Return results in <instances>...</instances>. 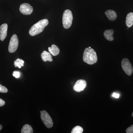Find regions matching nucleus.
<instances>
[{
  "label": "nucleus",
  "mask_w": 133,
  "mask_h": 133,
  "mask_svg": "<svg viewBox=\"0 0 133 133\" xmlns=\"http://www.w3.org/2000/svg\"><path fill=\"white\" fill-rule=\"evenodd\" d=\"M5 104V101L3 100L0 98V107L3 106Z\"/></svg>",
  "instance_id": "nucleus-22"
},
{
  "label": "nucleus",
  "mask_w": 133,
  "mask_h": 133,
  "mask_svg": "<svg viewBox=\"0 0 133 133\" xmlns=\"http://www.w3.org/2000/svg\"><path fill=\"white\" fill-rule=\"evenodd\" d=\"M83 60L87 64H94L97 62V53L95 50L92 48H86L83 53Z\"/></svg>",
  "instance_id": "nucleus-1"
},
{
  "label": "nucleus",
  "mask_w": 133,
  "mask_h": 133,
  "mask_svg": "<svg viewBox=\"0 0 133 133\" xmlns=\"http://www.w3.org/2000/svg\"><path fill=\"white\" fill-rule=\"evenodd\" d=\"M132 116L133 117V112H132Z\"/></svg>",
  "instance_id": "nucleus-24"
},
{
  "label": "nucleus",
  "mask_w": 133,
  "mask_h": 133,
  "mask_svg": "<svg viewBox=\"0 0 133 133\" xmlns=\"http://www.w3.org/2000/svg\"><path fill=\"white\" fill-rule=\"evenodd\" d=\"M87 82L84 79H79L76 82L73 87V89L77 92H80L84 91L86 87Z\"/></svg>",
  "instance_id": "nucleus-8"
},
{
  "label": "nucleus",
  "mask_w": 133,
  "mask_h": 133,
  "mask_svg": "<svg viewBox=\"0 0 133 133\" xmlns=\"http://www.w3.org/2000/svg\"><path fill=\"white\" fill-rule=\"evenodd\" d=\"M19 10L23 14L28 15L31 14L33 12V8L28 3H23L20 6Z\"/></svg>",
  "instance_id": "nucleus-7"
},
{
  "label": "nucleus",
  "mask_w": 133,
  "mask_h": 133,
  "mask_svg": "<svg viewBox=\"0 0 133 133\" xmlns=\"http://www.w3.org/2000/svg\"><path fill=\"white\" fill-rule=\"evenodd\" d=\"M49 51L51 55L53 56H56L58 55L59 53V48L55 44H52L51 47L48 48Z\"/></svg>",
  "instance_id": "nucleus-14"
},
{
  "label": "nucleus",
  "mask_w": 133,
  "mask_h": 133,
  "mask_svg": "<svg viewBox=\"0 0 133 133\" xmlns=\"http://www.w3.org/2000/svg\"><path fill=\"white\" fill-rule=\"evenodd\" d=\"M105 14L109 20L114 21L117 18V15L114 10H108L105 12Z\"/></svg>",
  "instance_id": "nucleus-10"
},
{
  "label": "nucleus",
  "mask_w": 133,
  "mask_h": 133,
  "mask_svg": "<svg viewBox=\"0 0 133 133\" xmlns=\"http://www.w3.org/2000/svg\"><path fill=\"white\" fill-rule=\"evenodd\" d=\"M83 132V128L79 126H76L72 129L71 133H82Z\"/></svg>",
  "instance_id": "nucleus-17"
},
{
  "label": "nucleus",
  "mask_w": 133,
  "mask_h": 133,
  "mask_svg": "<svg viewBox=\"0 0 133 133\" xmlns=\"http://www.w3.org/2000/svg\"><path fill=\"white\" fill-rule=\"evenodd\" d=\"M114 33V31L113 30H105L104 32V36L108 41H112L114 40V37L113 36Z\"/></svg>",
  "instance_id": "nucleus-11"
},
{
  "label": "nucleus",
  "mask_w": 133,
  "mask_h": 133,
  "mask_svg": "<svg viewBox=\"0 0 133 133\" xmlns=\"http://www.w3.org/2000/svg\"><path fill=\"white\" fill-rule=\"evenodd\" d=\"M2 126L0 124V131L1 130V129H2Z\"/></svg>",
  "instance_id": "nucleus-23"
},
{
  "label": "nucleus",
  "mask_w": 133,
  "mask_h": 133,
  "mask_svg": "<svg viewBox=\"0 0 133 133\" xmlns=\"http://www.w3.org/2000/svg\"><path fill=\"white\" fill-rule=\"evenodd\" d=\"M49 24L48 19H44L39 21L34 24L29 31V33L31 36L36 35L42 32L46 26Z\"/></svg>",
  "instance_id": "nucleus-2"
},
{
  "label": "nucleus",
  "mask_w": 133,
  "mask_h": 133,
  "mask_svg": "<svg viewBox=\"0 0 133 133\" xmlns=\"http://www.w3.org/2000/svg\"><path fill=\"white\" fill-rule=\"evenodd\" d=\"M41 119L45 127L48 128H51L53 126V121L51 117L46 111L43 110L40 112Z\"/></svg>",
  "instance_id": "nucleus-4"
},
{
  "label": "nucleus",
  "mask_w": 133,
  "mask_h": 133,
  "mask_svg": "<svg viewBox=\"0 0 133 133\" xmlns=\"http://www.w3.org/2000/svg\"><path fill=\"white\" fill-rule=\"evenodd\" d=\"M73 16L70 10L69 9L65 10L63 16V24L65 29L70 28L72 24Z\"/></svg>",
  "instance_id": "nucleus-3"
},
{
  "label": "nucleus",
  "mask_w": 133,
  "mask_h": 133,
  "mask_svg": "<svg viewBox=\"0 0 133 133\" xmlns=\"http://www.w3.org/2000/svg\"><path fill=\"white\" fill-rule=\"evenodd\" d=\"M89 48H91L90 47H89Z\"/></svg>",
  "instance_id": "nucleus-25"
},
{
  "label": "nucleus",
  "mask_w": 133,
  "mask_h": 133,
  "mask_svg": "<svg viewBox=\"0 0 133 133\" xmlns=\"http://www.w3.org/2000/svg\"><path fill=\"white\" fill-rule=\"evenodd\" d=\"M127 133H133V125L129 127L126 130Z\"/></svg>",
  "instance_id": "nucleus-19"
},
{
  "label": "nucleus",
  "mask_w": 133,
  "mask_h": 133,
  "mask_svg": "<svg viewBox=\"0 0 133 133\" xmlns=\"http://www.w3.org/2000/svg\"><path fill=\"white\" fill-rule=\"evenodd\" d=\"M13 75L16 78H19L20 77V73L19 71H14V72Z\"/></svg>",
  "instance_id": "nucleus-20"
},
{
  "label": "nucleus",
  "mask_w": 133,
  "mask_h": 133,
  "mask_svg": "<svg viewBox=\"0 0 133 133\" xmlns=\"http://www.w3.org/2000/svg\"><path fill=\"white\" fill-rule=\"evenodd\" d=\"M121 66L123 70L127 75L131 76L132 74L133 68L131 63L127 58L122 59L121 62Z\"/></svg>",
  "instance_id": "nucleus-5"
},
{
  "label": "nucleus",
  "mask_w": 133,
  "mask_h": 133,
  "mask_svg": "<svg viewBox=\"0 0 133 133\" xmlns=\"http://www.w3.org/2000/svg\"><path fill=\"white\" fill-rule=\"evenodd\" d=\"M24 61L22 59L17 58L14 62L15 66L16 67H18L21 68L22 66H24Z\"/></svg>",
  "instance_id": "nucleus-16"
},
{
  "label": "nucleus",
  "mask_w": 133,
  "mask_h": 133,
  "mask_svg": "<svg viewBox=\"0 0 133 133\" xmlns=\"http://www.w3.org/2000/svg\"><path fill=\"white\" fill-rule=\"evenodd\" d=\"M8 91L7 88L5 86L0 84V92L6 93Z\"/></svg>",
  "instance_id": "nucleus-18"
},
{
  "label": "nucleus",
  "mask_w": 133,
  "mask_h": 133,
  "mask_svg": "<svg viewBox=\"0 0 133 133\" xmlns=\"http://www.w3.org/2000/svg\"><path fill=\"white\" fill-rule=\"evenodd\" d=\"M52 56L50 52H47L46 51H43L41 54V57L43 61L44 62H46L49 61L51 62L52 61Z\"/></svg>",
  "instance_id": "nucleus-12"
},
{
  "label": "nucleus",
  "mask_w": 133,
  "mask_h": 133,
  "mask_svg": "<svg viewBox=\"0 0 133 133\" xmlns=\"http://www.w3.org/2000/svg\"><path fill=\"white\" fill-rule=\"evenodd\" d=\"M33 128L28 124H26L23 127L21 130L22 133H33Z\"/></svg>",
  "instance_id": "nucleus-15"
},
{
  "label": "nucleus",
  "mask_w": 133,
  "mask_h": 133,
  "mask_svg": "<svg viewBox=\"0 0 133 133\" xmlns=\"http://www.w3.org/2000/svg\"><path fill=\"white\" fill-rule=\"evenodd\" d=\"M120 95L119 94L116 93H114L112 95V96L116 98H118L119 97Z\"/></svg>",
  "instance_id": "nucleus-21"
},
{
  "label": "nucleus",
  "mask_w": 133,
  "mask_h": 133,
  "mask_svg": "<svg viewBox=\"0 0 133 133\" xmlns=\"http://www.w3.org/2000/svg\"><path fill=\"white\" fill-rule=\"evenodd\" d=\"M126 24L128 28L132 27L133 25V13L130 12L127 15L126 19Z\"/></svg>",
  "instance_id": "nucleus-13"
},
{
  "label": "nucleus",
  "mask_w": 133,
  "mask_h": 133,
  "mask_svg": "<svg viewBox=\"0 0 133 133\" xmlns=\"http://www.w3.org/2000/svg\"><path fill=\"white\" fill-rule=\"evenodd\" d=\"M8 24L6 23L2 24L0 27V40L3 41L7 35Z\"/></svg>",
  "instance_id": "nucleus-9"
},
{
  "label": "nucleus",
  "mask_w": 133,
  "mask_h": 133,
  "mask_svg": "<svg viewBox=\"0 0 133 133\" xmlns=\"http://www.w3.org/2000/svg\"><path fill=\"white\" fill-rule=\"evenodd\" d=\"M19 45V40L17 36L15 34L13 35L11 39L9 45L8 50L10 53L15 52L17 49Z\"/></svg>",
  "instance_id": "nucleus-6"
}]
</instances>
